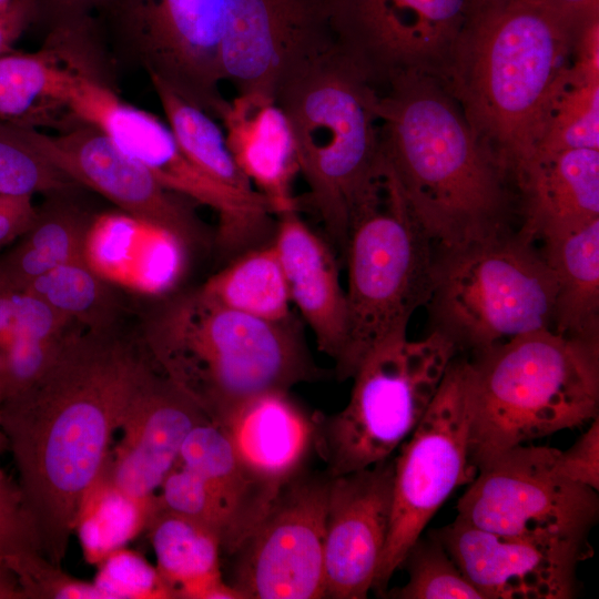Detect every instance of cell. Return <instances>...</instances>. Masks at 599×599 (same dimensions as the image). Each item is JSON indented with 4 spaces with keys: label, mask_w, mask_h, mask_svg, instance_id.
<instances>
[{
    "label": "cell",
    "mask_w": 599,
    "mask_h": 599,
    "mask_svg": "<svg viewBox=\"0 0 599 599\" xmlns=\"http://www.w3.org/2000/svg\"><path fill=\"white\" fill-rule=\"evenodd\" d=\"M77 324L48 369L0 404V425L40 552L64 559L133 396L156 367L142 338Z\"/></svg>",
    "instance_id": "obj_1"
},
{
    "label": "cell",
    "mask_w": 599,
    "mask_h": 599,
    "mask_svg": "<svg viewBox=\"0 0 599 599\" xmlns=\"http://www.w3.org/2000/svg\"><path fill=\"white\" fill-rule=\"evenodd\" d=\"M590 18L544 0L470 3L441 82L511 182L536 151Z\"/></svg>",
    "instance_id": "obj_2"
},
{
    "label": "cell",
    "mask_w": 599,
    "mask_h": 599,
    "mask_svg": "<svg viewBox=\"0 0 599 599\" xmlns=\"http://www.w3.org/2000/svg\"><path fill=\"white\" fill-rule=\"evenodd\" d=\"M380 153L437 247L510 231L511 180L443 82L420 73L378 92Z\"/></svg>",
    "instance_id": "obj_3"
},
{
    "label": "cell",
    "mask_w": 599,
    "mask_h": 599,
    "mask_svg": "<svg viewBox=\"0 0 599 599\" xmlns=\"http://www.w3.org/2000/svg\"><path fill=\"white\" fill-rule=\"evenodd\" d=\"M142 341L156 367L214 423L270 390L321 378L300 328L227 307L201 290L164 303Z\"/></svg>",
    "instance_id": "obj_4"
},
{
    "label": "cell",
    "mask_w": 599,
    "mask_h": 599,
    "mask_svg": "<svg viewBox=\"0 0 599 599\" xmlns=\"http://www.w3.org/2000/svg\"><path fill=\"white\" fill-rule=\"evenodd\" d=\"M469 461L599 416V342L540 329L464 359Z\"/></svg>",
    "instance_id": "obj_5"
},
{
    "label": "cell",
    "mask_w": 599,
    "mask_h": 599,
    "mask_svg": "<svg viewBox=\"0 0 599 599\" xmlns=\"http://www.w3.org/2000/svg\"><path fill=\"white\" fill-rule=\"evenodd\" d=\"M275 99L291 122L309 201L344 253L352 214L379 171L378 90L335 42L293 71Z\"/></svg>",
    "instance_id": "obj_6"
},
{
    "label": "cell",
    "mask_w": 599,
    "mask_h": 599,
    "mask_svg": "<svg viewBox=\"0 0 599 599\" xmlns=\"http://www.w3.org/2000/svg\"><path fill=\"white\" fill-rule=\"evenodd\" d=\"M347 329L335 362L337 378H352L379 342L407 332L428 301L435 244L383 160L377 179L355 207L344 250Z\"/></svg>",
    "instance_id": "obj_7"
},
{
    "label": "cell",
    "mask_w": 599,
    "mask_h": 599,
    "mask_svg": "<svg viewBox=\"0 0 599 599\" xmlns=\"http://www.w3.org/2000/svg\"><path fill=\"white\" fill-rule=\"evenodd\" d=\"M535 243L511 231L435 251L432 331L474 353L552 329L556 276Z\"/></svg>",
    "instance_id": "obj_8"
},
{
    "label": "cell",
    "mask_w": 599,
    "mask_h": 599,
    "mask_svg": "<svg viewBox=\"0 0 599 599\" xmlns=\"http://www.w3.org/2000/svg\"><path fill=\"white\" fill-rule=\"evenodd\" d=\"M457 351L436 331L418 341L398 332L376 344L352 377L345 408L319 416L315 450L327 475L389 458L423 418Z\"/></svg>",
    "instance_id": "obj_9"
},
{
    "label": "cell",
    "mask_w": 599,
    "mask_h": 599,
    "mask_svg": "<svg viewBox=\"0 0 599 599\" xmlns=\"http://www.w3.org/2000/svg\"><path fill=\"white\" fill-rule=\"evenodd\" d=\"M64 106L78 122L101 130L164 189L212 209L225 251H241L267 232L273 212L263 195L244 194L212 180L184 155L166 124L121 100L93 75L71 70Z\"/></svg>",
    "instance_id": "obj_10"
},
{
    "label": "cell",
    "mask_w": 599,
    "mask_h": 599,
    "mask_svg": "<svg viewBox=\"0 0 599 599\" xmlns=\"http://www.w3.org/2000/svg\"><path fill=\"white\" fill-rule=\"evenodd\" d=\"M559 449L518 445L478 467L457 502V519L501 536L590 550L598 491L562 476Z\"/></svg>",
    "instance_id": "obj_11"
},
{
    "label": "cell",
    "mask_w": 599,
    "mask_h": 599,
    "mask_svg": "<svg viewBox=\"0 0 599 599\" xmlns=\"http://www.w3.org/2000/svg\"><path fill=\"white\" fill-rule=\"evenodd\" d=\"M464 359L448 365L423 418L394 458L392 516L373 590L384 596L394 572L429 520L476 469L469 461V414Z\"/></svg>",
    "instance_id": "obj_12"
},
{
    "label": "cell",
    "mask_w": 599,
    "mask_h": 599,
    "mask_svg": "<svg viewBox=\"0 0 599 599\" xmlns=\"http://www.w3.org/2000/svg\"><path fill=\"white\" fill-rule=\"evenodd\" d=\"M473 0H329L339 49L379 90L395 77L444 79Z\"/></svg>",
    "instance_id": "obj_13"
},
{
    "label": "cell",
    "mask_w": 599,
    "mask_h": 599,
    "mask_svg": "<svg viewBox=\"0 0 599 599\" xmlns=\"http://www.w3.org/2000/svg\"><path fill=\"white\" fill-rule=\"evenodd\" d=\"M331 477L286 483L231 556L230 585L243 599L324 598V544Z\"/></svg>",
    "instance_id": "obj_14"
},
{
    "label": "cell",
    "mask_w": 599,
    "mask_h": 599,
    "mask_svg": "<svg viewBox=\"0 0 599 599\" xmlns=\"http://www.w3.org/2000/svg\"><path fill=\"white\" fill-rule=\"evenodd\" d=\"M113 6L149 74L219 119L229 101L220 91L227 0H116Z\"/></svg>",
    "instance_id": "obj_15"
},
{
    "label": "cell",
    "mask_w": 599,
    "mask_h": 599,
    "mask_svg": "<svg viewBox=\"0 0 599 599\" xmlns=\"http://www.w3.org/2000/svg\"><path fill=\"white\" fill-rule=\"evenodd\" d=\"M334 44L329 0H227L222 78L237 93L275 98L293 71Z\"/></svg>",
    "instance_id": "obj_16"
},
{
    "label": "cell",
    "mask_w": 599,
    "mask_h": 599,
    "mask_svg": "<svg viewBox=\"0 0 599 599\" xmlns=\"http://www.w3.org/2000/svg\"><path fill=\"white\" fill-rule=\"evenodd\" d=\"M79 123L58 135L29 126L23 132L38 153L78 185L100 193L122 212L167 229L190 246L200 231L182 196L164 189L101 130Z\"/></svg>",
    "instance_id": "obj_17"
},
{
    "label": "cell",
    "mask_w": 599,
    "mask_h": 599,
    "mask_svg": "<svg viewBox=\"0 0 599 599\" xmlns=\"http://www.w3.org/2000/svg\"><path fill=\"white\" fill-rule=\"evenodd\" d=\"M393 479L394 459L390 457L331 477L324 598L365 599L373 589L389 532Z\"/></svg>",
    "instance_id": "obj_18"
},
{
    "label": "cell",
    "mask_w": 599,
    "mask_h": 599,
    "mask_svg": "<svg viewBox=\"0 0 599 599\" xmlns=\"http://www.w3.org/2000/svg\"><path fill=\"white\" fill-rule=\"evenodd\" d=\"M435 535L485 599H570L590 550L494 534L459 519Z\"/></svg>",
    "instance_id": "obj_19"
},
{
    "label": "cell",
    "mask_w": 599,
    "mask_h": 599,
    "mask_svg": "<svg viewBox=\"0 0 599 599\" xmlns=\"http://www.w3.org/2000/svg\"><path fill=\"white\" fill-rule=\"evenodd\" d=\"M203 410L155 367L133 396L121 422V434L104 467L121 491L153 504L182 445Z\"/></svg>",
    "instance_id": "obj_20"
},
{
    "label": "cell",
    "mask_w": 599,
    "mask_h": 599,
    "mask_svg": "<svg viewBox=\"0 0 599 599\" xmlns=\"http://www.w3.org/2000/svg\"><path fill=\"white\" fill-rule=\"evenodd\" d=\"M186 242L150 221L125 212H106L89 224L83 247L88 266L116 288L163 295L185 267Z\"/></svg>",
    "instance_id": "obj_21"
},
{
    "label": "cell",
    "mask_w": 599,
    "mask_h": 599,
    "mask_svg": "<svg viewBox=\"0 0 599 599\" xmlns=\"http://www.w3.org/2000/svg\"><path fill=\"white\" fill-rule=\"evenodd\" d=\"M521 226L535 243L559 237L599 217V150L536 153L516 176Z\"/></svg>",
    "instance_id": "obj_22"
},
{
    "label": "cell",
    "mask_w": 599,
    "mask_h": 599,
    "mask_svg": "<svg viewBox=\"0 0 599 599\" xmlns=\"http://www.w3.org/2000/svg\"><path fill=\"white\" fill-rule=\"evenodd\" d=\"M277 217L272 243L291 302L314 334L318 349L336 362L346 338L347 302L333 245L300 217L297 209Z\"/></svg>",
    "instance_id": "obj_23"
},
{
    "label": "cell",
    "mask_w": 599,
    "mask_h": 599,
    "mask_svg": "<svg viewBox=\"0 0 599 599\" xmlns=\"http://www.w3.org/2000/svg\"><path fill=\"white\" fill-rule=\"evenodd\" d=\"M319 416L300 406L288 390H270L243 403L217 426L246 468L281 489L315 450Z\"/></svg>",
    "instance_id": "obj_24"
},
{
    "label": "cell",
    "mask_w": 599,
    "mask_h": 599,
    "mask_svg": "<svg viewBox=\"0 0 599 599\" xmlns=\"http://www.w3.org/2000/svg\"><path fill=\"white\" fill-rule=\"evenodd\" d=\"M219 119L235 163L273 214L296 210L292 185L298 173L297 149L291 122L276 99L260 92L237 93Z\"/></svg>",
    "instance_id": "obj_25"
},
{
    "label": "cell",
    "mask_w": 599,
    "mask_h": 599,
    "mask_svg": "<svg viewBox=\"0 0 599 599\" xmlns=\"http://www.w3.org/2000/svg\"><path fill=\"white\" fill-rule=\"evenodd\" d=\"M177 463L201 478L221 508L227 527L222 551L231 556L256 528L281 489L252 474L224 432L210 419L187 434Z\"/></svg>",
    "instance_id": "obj_26"
},
{
    "label": "cell",
    "mask_w": 599,
    "mask_h": 599,
    "mask_svg": "<svg viewBox=\"0 0 599 599\" xmlns=\"http://www.w3.org/2000/svg\"><path fill=\"white\" fill-rule=\"evenodd\" d=\"M73 325L26 290L0 281V404L48 369Z\"/></svg>",
    "instance_id": "obj_27"
},
{
    "label": "cell",
    "mask_w": 599,
    "mask_h": 599,
    "mask_svg": "<svg viewBox=\"0 0 599 599\" xmlns=\"http://www.w3.org/2000/svg\"><path fill=\"white\" fill-rule=\"evenodd\" d=\"M145 530L174 598L243 599L223 579L221 542L211 528L156 504Z\"/></svg>",
    "instance_id": "obj_28"
},
{
    "label": "cell",
    "mask_w": 599,
    "mask_h": 599,
    "mask_svg": "<svg viewBox=\"0 0 599 599\" xmlns=\"http://www.w3.org/2000/svg\"><path fill=\"white\" fill-rule=\"evenodd\" d=\"M544 244L557 282L552 331L599 342V217Z\"/></svg>",
    "instance_id": "obj_29"
},
{
    "label": "cell",
    "mask_w": 599,
    "mask_h": 599,
    "mask_svg": "<svg viewBox=\"0 0 599 599\" xmlns=\"http://www.w3.org/2000/svg\"><path fill=\"white\" fill-rule=\"evenodd\" d=\"M74 67L53 50L0 55V120L37 128L54 110H65L67 80Z\"/></svg>",
    "instance_id": "obj_30"
},
{
    "label": "cell",
    "mask_w": 599,
    "mask_h": 599,
    "mask_svg": "<svg viewBox=\"0 0 599 599\" xmlns=\"http://www.w3.org/2000/svg\"><path fill=\"white\" fill-rule=\"evenodd\" d=\"M211 301L268 322L291 316L284 271L273 243L246 251L201 287Z\"/></svg>",
    "instance_id": "obj_31"
},
{
    "label": "cell",
    "mask_w": 599,
    "mask_h": 599,
    "mask_svg": "<svg viewBox=\"0 0 599 599\" xmlns=\"http://www.w3.org/2000/svg\"><path fill=\"white\" fill-rule=\"evenodd\" d=\"M91 220L70 206L39 212L18 243L0 256V281L20 290L54 267L83 258Z\"/></svg>",
    "instance_id": "obj_32"
},
{
    "label": "cell",
    "mask_w": 599,
    "mask_h": 599,
    "mask_svg": "<svg viewBox=\"0 0 599 599\" xmlns=\"http://www.w3.org/2000/svg\"><path fill=\"white\" fill-rule=\"evenodd\" d=\"M149 75L164 111L166 125L184 155L217 183L244 194L257 193L235 163L224 131L213 116L161 78Z\"/></svg>",
    "instance_id": "obj_33"
},
{
    "label": "cell",
    "mask_w": 599,
    "mask_h": 599,
    "mask_svg": "<svg viewBox=\"0 0 599 599\" xmlns=\"http://www.w3.org/2000/svg\"><path fill=\"white\" fill-rule=\"evenodd\" d=\"M104 470V469H103ZM118 489L104 471L84 495L74 521L83 558L98 565L146 529L155 508Z\"/></svg>",
    "instance_id": "obj_34"
},
{
    "label": "cell",
    "mask_w": 599,
    "mask_h": 599,
    "mask_svg": "<svg viewBox=\"0 0 599 599\" xmlns=\"http://www.w3.org/2000/svg\"><path fill=\"white\" fill-rule=\"evenodd\" d=\"M115 288L84 260L59 265L24 287L77 325L89 328L118 325L122 305Z\"/></svg>",
    "instance_id": "obj_35"
},
{
    "label": "cell",
    "mask_w": 599,
    "mask_h": 599,
    "mask_svg": "<svg viewBox=\"0 0 599 599\" xmlns=\"http://www.w3.org/2000/svg\"><path fill=\"white\" fill-rule=\"evenodd\" d=\"M599 150V78L569 73L550 106L536 153Z\"/></svg>",
    "instance_id": "obj_36"
},
{
    "label": "cell",
    "mask_w": 599,
    "mask_h": 599,
    "mask_svg": "<svg viewBox=\"0 0 599 599\" xmlns=\"http://www.w3.org/2000/svg\"><path fill=\"white\" fill-rule=\"evenodd\" d=\"M407 568L408 581L400 588L386 590L393 599H485L464 576L440 540L429 534L409 548L402 568Z\"/></svg>",
    "instance_id": "obj_37"
},
{
    "label": "cell",
    "mask_w": 599,
    "mask_h": 599,
    "mask_svg": "<svg viewBox=\"0 0 599 599\" xmlns=\"http://www.w3.org/2000/svg\"><path fill=\"white\" fill-rule=\"evenodd\" d=\"M78 184L28 142L21 125L0 120V194L33 196L58 193Z\"/></svg>",
    "instance_id": "obj_38"
},
{
    "label": "cell",
    "mask_w": 599,
    "mask_h": 599,
    "mask_svg": "<svg viewBox=\"0 0 599 599\" xmlns=\"http://www.w3.org/2000/svg\"><path fill=\"white\" fill-rule=\"evenodd\" d=\"M92 581L102 599H173L171 588L140 554L120 548L98 565Z\"/></svg>",
    "instance_id": "obj_39"
},
{
    "label": "cell",
    "mask_w": 599,
    "mask_h": 599,
    "mask_svg": "<svg viewBox=\"0 0 599 599\" xmlns=\"http://www.w3.org/2000/svg\"><path fill=\"white\" fill-rule=\"evenodd\" d=\"M24 599H102L93 582L75 579L39 550L14 556L7 564Z\"/></svg>",
    "instance_id": "obj_40"
},
{
    "label": "cell",
    "mask_w": 599,
    "mask_h": 599,
    "mask_svg": "<svg viewBox=\"0 0 599 599\" xmlns=\"http://www.w3.org/2000/svg\"><path fill=\"white\" fill-rule=\"evenodd\" d=\"M34 549L39 550L18 485L0 466V568L8 569L14 556Z\"/></svg>",
    "instance_id": "obj_41"
},
{
    "label": "cell",
    "mask_w": 599,
    "mask_h": 599,
    "mask_svg": "<svg viewBox=\"0 0 599 599\" xmlns=\"http://www.w3.org/2000/svg\"><path fill=\"white\" fill-rule=\"evenodd\" d=\"M567 450H559L556 459L558 471L580 485L599 489V416Z\"/></svg>",
    "instance_id": "obj_42"
},
{
    "label": "cell",
    "mask_w": 599,
    "mask_h": 599,
    "mask_svg": "<svg viewBox=\"0 0 599 599\" xmlns=\"http://www.w3.org/2000/svg\"><path fill=\"white\" fill-rule=\"evenodd\" d=\"M37 215L32 196L0 194V247L21 237L33 224Z\"/></svg>",
    "instance_id": "obj_43"
},
{
    "label": "cell",
    "mask_w": 599,
    "mask_h": 599,
    "mask_svg": "<svg viewBox=\"0 0 599 599\" xmlns=\"http://www.w3.org/2000/svg\"><path fill=\"white\" fill-rule=\"evenodd\" d=\"M37 14L35 0H12L0 9V55L11 51Z\"/></svg>",
    "instance_id": "obj_44"
},
{
    "label": "cell",
    "mask_w": 599,
    "mask_h": 599,
    "mask_svg": "<svg viewBox=\"0 0 599 599\" xmlns=\"http://www.w3.org/2000/svg\"><path fill=\"white\" fill-rule=\"evenodd\" d=\"M116 0H35L37 10L50 16L54 26L69 23L89 18L91 10Z\"/></svg>",
    "instance_id": "obj_45"
},
{
    "label": "cell",
    "mask_w": 599,
    "mask_h": 599,
    "mask_svg": "<svg viewBox=\"0 0 599 599\" xmlns=\"http://www.w3.org/2000/svg\"><path fill=\"white\" fill-rule=\"evenodd\" d=\"M557 10L577 19L599 14V0H544Z\"/></svg>",
    "instance_id": "obj_46"
},
{
    "label": "cell",
    "mask_w": 599,
    "mask_h": 599,
    "mask_svg": "<svg viewBox=\"0 0 599 599\" xmlns=\"http://www.w3.org/2000/svg\"><path fill=\"white\" fill-rule=\"evenodd\" d=\"M0 599H24L14 576L3 568H0Z\"/></svg>",
    "instance_id": "obj_47"
},
{
    "label": "cell",
    "mask_w": 599,
    "mask_h": 599,
    "mask_svg": "<svg viewBox=\"0 0 599 599\" xmlns=\"http://www.w3.org/2000/svg\"><path fill=\"white\" fill-rule=\"evenodd\" d=\"M6 443L4 440V436H3V433H2V429H1V425H0V453L2 450V447H3V444Z\"/></svg>",
    "instance_id": "obj_48"
},
{
    "label": "cell",
    "mask_w": 599,
    "mask_h": 599,
    "mask_svg": "<svg viewBox=\"0 0 599 599\" xmlns=\"http://www.w3.org/2000/svg\"><path fill=\"white\" fill-rule=\"evenodd\" d=\"M12 0H0V9L9 4Z\"/></svg>",
    "instance_id": "obj_49"
}]
</instances>
